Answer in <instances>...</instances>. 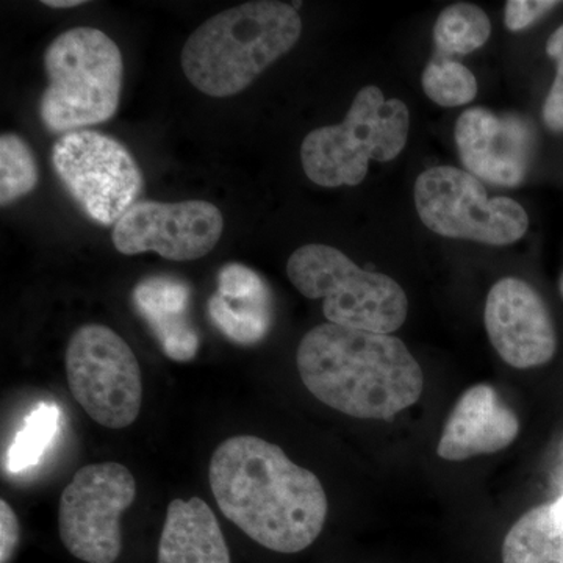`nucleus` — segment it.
<instances>
[{
  "label": "nucleus",
  "instance_id": "nucleus-13",
  "mask_svg": "<svg viewBox=\"0 0 563 563\" xmlns=\"http://www.w3.org/2000/svg\"><path fill=\"white\" fill-rule=\"evenodd\" d=\"M533 129L523 118L487 109L463 111L455 122V144L465 168L477 179L518 187L533 154Z\"/></svg>",
  "mask_w": 563,
  "mask_h": 563
},
{
  "label": "nucleus",
  "instance_id": "nucleus-11",
  "mask_svg": "<svg viewBox=\"0 0 563 563\" xmlns=\"http://www.w3.org/2000/svg\"><path fill=\"white\" fill-rule=\"evenodd\" d=\"M224 229L221 210L206 201L136 202L114 224L111 240L124 255L157 252L173 262L206 257Z\"/></svg>",
  "mask_w": 563,
  "mask_h": 563
},
{
  "label": "nucleus",
  "instance_id": "nucleus-18",
  "mask_svg": "<svg viewBox=\"0 0 563 563\" xmlns=\"http://www.w3.org/2000/svg\"><path fill=\"white\" fill-rule=\"evenodd\" d=\"M503 563H563V498L533 507L510 528Z\"/></svg>",
  "mask_w": 563,
  "mask_h": 563
},
{
  "label": "nucleus",
  "instance_id": "nucleus-5",
  "mask_svg": "<svg viewBox=\"0 0 563 563\" xmlns=\"http://www.w3.org/2000/svg\"><path fill=\"white\" fill-rule=\"evenodd\" d=\"M410 113L399 99H385L374 85L362 88L343 122L314 129L302 141L303 173L324 188L355 187L369 161L391 162L409 139Z\"/></svg>",
  "mask_w": 563,
  "mask_h": 563
},
{
  "label": "nucleus",
  "instance_id": "nucleus-14",
  "mask_svg": "<svg viewBox=\"0 0 563 563\" xmlns=\"http://www.w3.org/2000/svg\"><path fill=\"white\" fill-rule=\"evenodd\" d=\"M520 433L517 413L488 384H477L463 393L448 417L437 454L448 462L507 450Z\"/></svg>",
  "mask_w": 563,
  "mask_h": 563
},
{
  "label": "nucleus",
  "instance_id": "nucleus-23",
  "mask_svg": "<svg viewBox=\"0 0 563 563\" xmlns=\"http://www.w3.org/2000/svg\"><path fill=\"white\" fill-rule=\"evenodd\" d=\"M547 54L555 63V79L543 106V121L551 131L563 132V24L550 36Z\"/></svg>",
  "mask_w": 563,
  "mask_h": 563
},
{
  "label": "nucleus",
  "instance_id": "nucleus-24",
  "mask_svg": "<svg viewBox=\"0 0 563 563\" xmlns=\"http://www.w3.org/2000/svg\"><path fill=\"white\" fill-rule=\"evenodd\" d=\"M558 5L561 2L555 0H510L504 11V24L510 32L525 31Z\"/></svg>",
  "mask_w": 563,
  "mask_h": 563
},
{
  "label": "nucleus",
  "instance_id": "nucleus-25",
  "mask_svg": "<svg viewBox=\"0 0 563 563\" xmlns=\"http://www.w3.org/2000/svg\"><path fill=\"white\" fill-rule=\"evenodd\" d=\"M20 520L5 499L0 501V563H10L20 543Z\"/></svg>",
  "mask_w": 563,
  "mask_h": 563
},
{
  "label": "nucleus",
  "instance_id": "nucleus-17",
  "mask_svg": "<svg viewBox=\"0 0 563 563\" xmlns=\"http://www.w3.org/2000/svg\"><path fill=\"white\" fill-rule=\"evenodd\" d=\"M157 563H232L213 510L198 496L169 504Z\"/></svg>",
  "mask_w": 563,
  "mask_h": 563
},
{
  "label": "nucleus",
  "instance_id": "nucleus-16",
  "mask_svg": "<svg viewBox=\"0 0 563 563\" xmlns=\"http://www.w3.org/2000/svg\"><path fill=\"white\" fill-rule=\"evenodd\" d=\"M190 299L187 282L173 276L146 277L132 291L136 312L174 362H190L199 351V335L188 317Z\"/></svg>",
  "mask_w": 563,
  "mask_h": 563
},
{
  "label": "nucleus",
  "instance_id": "nucleus-21",
  "mask_svg": "<svg viewBox=\"0 0 563 563\" xmlns=\"http://www.w3.org/2000/svg\"><path fill=\"white\" fill-rule=\"evenodd\" d=\"M40 172L35 155L14 133L0 136V206L20 201L38 185Z\"/></svg>",
  "mask_w": 563,
  "mask_h": 563
},
{
  "label": "nucleus",
  "instance_id": "nucleus-19",
  "mask_svg": "<svg viewBox=\"0 0 563 563\" xmlns=\"http://www.w3.org/2000/svg\"><path fill=\"white\" fill-rule=\"evenodd\" d=\"M492 22L483 9L473 3L446 7L433 25V41L439 54L466 55L483 47L490 38Z\"/></svg>",
  "mask_w": 563,
  "mask_h": 563
},
{
  "label": "nucleus",
  "instance_id": "nucleus-1",
  "mask_svg": "<svg viewBox=\"0 0 563 563\" xmlns=\"http://www.w3.org/2000/svg\"><path fill=\"white\" fill-rule=\"evenodd\" d=\"M209 481L222 515L266 550L301 553L324 528L329 503L317 474L258 437L224 440Z\"/></svg>",
  "mask_w": 563,
  "mask_h": 563
},
{
  "label": "nucleus",
  "instance_id": "nucleus-15",
  "mask_svg": "<svg viewBox=\"0 0 563 563\" xmlns=\"http://www.w3.org/2000/svg\"><path fill=\"white\" fill-rule=\"evenodd\" d=\"M207 312L231 342L261 343L273 328L272 290L250 266L229 263L218 273V290L210 296Z\"/></svg>",
  "mask_w": 563,
  "mask_h": 563
},
{
  "label": "nucleus",
  "instance_id": "nucleus-2",
  "mask_svg": "<svg viewBox=\"0 0 563 563\" xmlns=\"http://www.w3.org/2000/svg\"><path fill=\"white\" fill-rule=\"evenodd\" d=\"M296 366L318 401L358 420H390L424 388L420 363L401 340L331 322L302 336Z\"/></svg>",
  "mask_w": 563,
  "mask_h": 563
},
{
  "label": "nucleus",
  "instance_id": "nucleus-8",
  "mask_svg": "<svg viewBox=\"0 0 563 563\" xmlns=\"http://www.w3.org/2000/svg\"><path fill=\"white\" fill-rule=\"evenodd\" d=\"M70 395L103 428L124 429L143 406L139 358L120 333L102 324H85L66 347Z\"/></svg>",
  "mask_w": 563,
  "mask_h": 563
},
{
  "label": "nucleus",
  "instance_id": "nucleus-12",
  "mask_svg": "<svg viewBox=\"0 0 563 563\" xmlns=\"http://www.w3.org/2000/svg\"><path fill=\"white\" fill-rule=\"evenodd\" d=\"M485 329L499 357L518 369L553 361L558 332L547 302L528 282L504 277L490 288L484 310Z\"/></svg>",
  "mask_w": 563,
  "mask_h": 563
},
{
  "label": "nucleus",
  "instance_id": "nucleus-7",
  "mask_svg": "<svg viewBox=\"0 0 563 563\" xmlns=\"http://www.w3.org/2000/svg\"><path fill=\"white\" fill-rule=\"evenodd\" d=\"M415 207L422 224L446 239L506 246L523 239L529 217L514 199L488 198L473 174L437 166L426 169L415 184Z\"/></svg>",
  "mask_w": 563,
  "mask_h": 563
},
{
  "label": "nucleus",
  "instance_id": "nucleus-3",
  "mask_svg": "<svg viewBox=\"0 0 563 563\" xmlns=\"http://www.w3.org/2000/svg\"><path fill=\"white\" fill-rule=\"evenodd\" d=\"M301 33V18L288 3H242L221 11L191 33L181 49V70L203 95L231 98L288 54Z\"/></svg>",
  "mask_w": 563,
  "mask_h": 563
},
{
  "label": "nucleus",
  "instance_id": "nucleus-6",
  "mask_svg": "<svg viewBox=\"0 0 563 563\" xmlns=\"http://www.w3.org/2000/svg\"><path fill=\"white\" fill-rule=\"evenodd\" d=\"M287 276L306 298L322 299V313L331 324L390 335L407 320L409 299L398 282L366 272L328 244H306L292 252Z\"/></svg>",
  "mask_w": 563,
  "mask_h": 563
},
{
  "label": "nucleus",
  "instance_id": "nucleus-20",
  "mask_svg": "<svg viewBox=\"0 0 563 563\" xmlns=\"http://www.w3.org/2000/svg\"><path fill=\"white\" fill-rule=\"evenodd\" d=\"M60 429V410L52 404H40L25 418L7 454V468L10 473L25 472L41 462L54 443Z\"/></svg>",
  "mask_w": 563,
  "mask_h": 563
},
{
  "label": "nucleus",
  "instance_id": "nucleus-9",
  "mask_svg": "<svg viewBox=\"0 0 563 563\" xmlns=\"http://www.w3.org/2000/svg\"><path fill=\"white\" fill-rule=\"evenodd\" d=\"M52 166L85 217L114 225L139 201L143 174L128 147L95 131L66 133L52 147Z\"/></svg>",
  "mask_w": 563,
  "mask_h": 563
},
{
  "label": "nucleus",
  "instance_id": "nucleus-10",
  "mask_svg": "<svg viewBox=\"0 0 563 563\" xmlns=\"http://www.w3.org/2000/svg\"><path fill=\"white\" fill-rule=\"evenodd\" d=\"M135 498V477L121 463L80 468L58 503V532L66 550L87 563L117 561L122 550L121 515Z\"/></svg>",
  "mask_w": 563,
  "mask_h": 563
},
{
  "label": "nucleus",
  "instance_id": "nucleus-22",
  "mask_svg": "<svg viewBox=\"0 0 563 563\" xmlns=\"http://www.w3.org/2000/svg\"><path fill=\"white\" fill-rule=\"evenodd\" d=\"M421 85L428 98L442 107L466 106L477 95L472 70L442 54H437L426 66Z\"/></svg>",
  "mask_w": 563,
  "mask_h": 563
},
{
  "label": "nucleus",
  "instance_id": "nucleus-27",
  "mask_svg": "<svg viewBox=\"0 0 563 563\" xmlns=\"http://www.w3.org/2000/svg\"><path fill=\"white\" fill-rule=\"evenodd\" d=\"M559 291H561V296L563 299V273H562L561 279H559Z\"/></svg>",
  "mask_w": 563,
  "mask_h": 563
},
{
  "label": "nucleus",
  "instance_id": "nucleus-4",
  "mask_svg": "<svg viewBox=\"0 0 563 563\" xmlns=\"http://www.w3.org/2000/svg\"><path fill=\"white\" fill-rule=\"evenodd\" d=\"M47 85L40 118L52 133L102 124L120 107L124 62L118 44L99 29L63 32L44 52Z\"/></svg>",
  "mask_w": 563,
  "mask_h": 563
},
{
  "label": "nucleus",
  "instance_id": "nucleus-26",
  "mask_svg": "<svg viewBox=\"0 0 563 563\" xmlns=\"http://www.w3.org/2000/svg\"><path fill=\"white\" fill-rule=\"evenodd\" d=\"M43 3L49 9H74V7L85 5L84 0H44Z\"/></svg>",
  "mask_w": 563,
  "mask_h": 563
}]
</instances>
